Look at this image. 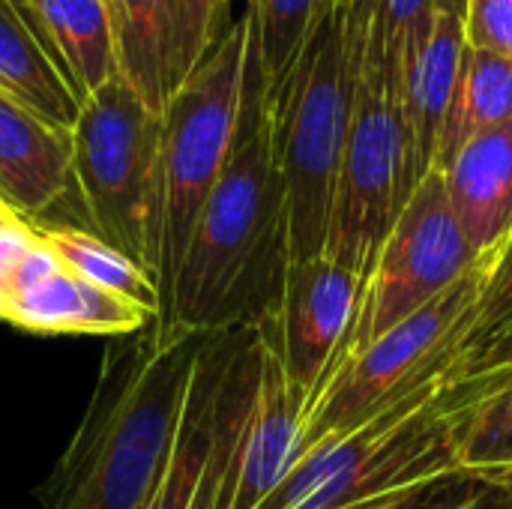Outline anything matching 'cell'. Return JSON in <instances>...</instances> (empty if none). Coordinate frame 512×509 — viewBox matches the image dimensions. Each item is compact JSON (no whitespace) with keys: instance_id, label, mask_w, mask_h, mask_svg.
<instances>
[{"instance_id":"ac0fdd59","label":"cell","mask_w":512,"mask_h":509,"mask_svg":"<svg viewBox=\"0 0 512 509\" xmlns=\"http://www.w3.org/2000/svg\"><path fill=\"white\" fill-rule=\"evenodd\" d=\"M0 93L63 132H72L81 111L75 90L21 15L18 0H0Z\"/></svg>"},{"instance_id":"cb8c5ba5","label":"cell","mask_w":512,"mask_h":509,"mask_svg":"<svg viewBox=\"0 0 512 509\" xmlns=\"http://www.w3.org/2000/svg\"><path fill=\"white\" fill-rule=\"evenodd\" d=\"M435 12V0H372L366 48L387 66L396 87L426 48Z\"/></svg>"},{"instance_id":"603a6c76","label":"cell","mask_w":512,"mask_h":509,"mask_svg":"<svg viewBox=\"0 0 512 509\" xmlns=\"http://www.w3.org/2000/svg\"><path fill=\"white\" fill-rule=\"evenodd\" d=\"M252 48L267 96H273L294 72L300 54L330 15L327 0H249Z\"/></svg>"},{"instance_id":"83f0119b","label":"cell","mask_w":512,"mask_h":509,"mask_svg":"<svg viewBox=\"0 0 512 509\" xmlns=\"http://www.w3.org/2000/svg\"><path fill=\"white\" fill-rule=\"evenodd\" d=\"M489 486L492 483H486L474 474L453 471V474L435 477L423 486H414L375 509H465L477 498H483Z\"/></svg>"},{"instance_id":"52a82bcc","label":"cell","mask_w":512,"mask_h":509,"mask_svg":"<svg viewBox=\"0 0 512 509\" xmlns=\"http://www.w3.org/2000/svg\"><path fill=\"white\" fill-rule=\"evenodd\" d=\"M252 18L243 12L228 33L201 57L186 81L171 93L162 111V174H165V237L159 300L165 303L177 267L186 255L198 213L222 174L231 153L246 63H249ZM159 303V309H162Z\"/></svg>"},{"instance_id":"44dd1931","label":"cell","mask_w":512,"mask_h":509,"mask_svg":"<svg viewBox=\"0 0 512 509\" xmlns=\"http://www.w3.org/2000/svg\"><path fill=\"white\" fill-rule=\"evenodd\" d=\"M117 72L156 114L165 111L174 84L168 69V33L162 0H105Z\"/></svg>"},{"instance_id":"ffe728a7","label":"cell","mask_w":512,"mask_h":509,"mask_svg":"<svg viewBox=\"0 0 512 509\" xmlns=\"http://www.w3.org/2000/svg\"><path fill=\"white\" fill-rule=\"evenodd\" d=\"M512 120V57L477 51L465 42L456 90L444 117L435 171H444L447 162L477 135L504 126Z\"/></svg>"},{"instance_id":"8992f818","label":"cell","mask_w":512,"mask_h":509,"mask_svg":"<svg viewBox=\"0 0 512 509\" xmlns=\"http://www.w3.org/2000/svg\"><path fill=\"white\" fill-rule=\"evenodd\" d=\"M483 276L486 264L339 363L306 411L300 456L321 441L357 432L429 387H441L471 333Z\"/></svg>"},{"instance_id":"d6986e66","label":"cell","mask_w":512,"mask_h":509,"mask_svg":"<svg viewBox=\"0 0 512 509\" xmlns=\"http://www.w3.org/2000/svg\"><path fill=\"white\" fill-rule=\"evenodd\" d=\"M441 399L459 471L486 483L512 474V375L459 396L441 393Z\"/></svg>"},{"instance_id":"7c38bea8","label":"cell","mask_w":512,"mask_h":509,"mask_svg":"<svg viewBox=\"0 0 512 509\" xmlns=\"http://www.w3.org/2000/svg\"><path fill=\"white\" fill-rule=\"evenodd\" d=\"M72 189V135L0 93V207L39 222Z\"/></svg>"},{"instance_id":"f1b7e54d","label":"cell","mask_w":512,"mask_h":509,"mask_svg":"<svg viewBox=\"0 0 512 509\" xmlns=\"http://www.w3.org/2000/svg\"><path fill=\"white\" fill-rule=\"evenodd\" d=\"M462 24L471 48L512 57V0H468Z\"/></svg>"},{"instance_id":"f546056e","label":"cell","mask_w":512,"mask_h":509,"mask_svg":"<svg viewBox=\"0 0 512 509\" xmlns=\"http://www.w3.org/2000/svg\"><path fill=\"white\" fill-rule=\"evenodd\" d=\"M33 243H36V234H33L30 222L18 219L12 213H6L0 219V303L12 291L18 267L27 258V252L33 249Z\"/></svg>"},{"instance_id":"e575fe53","label":"cell","mask_w":512,"mask_h":509,"mask_svg":"<svg viewBox=\"0 0 512 509\" xmlns=\"http://www.w3.org/2000/svg\"><path fill=\"white\" fill-rule=\"evenodd\" d=\"M327 3H330V12H333V9H342V6H345V0H327Z\"/></svg>"},{"instance_id":"484cf974","label":"cell","mask_w":512,"mask_h":509,"mask_svg":"<svg viewBox=\"0 0 512 509\" xmlns=\"http://www.w3.org/2000/svg\"><path fill=\"white\" fill-rule=\"evenodd\" d=\"M507 324H512V234L510 240L501 246V252L486 264L474 324H471V333L462 345V354L471 351L474 345L486 342L489 336H495Z\"/></svg>"},{"instance_id":"2e32d148","label":"cell","mask_w":512,"mask_h":509,"mask_svg":"<svg viewBox=\"0 0 512 509\" xmlns=\"http://www.w3.org/2000/svg\"><path fill=\"white\" fill-rule=\"evenodd\" d=\"M237 330L210 333V339L204 342L195 372H192V381H189V390H186V402H183V414H180V426H177L168 462H165L159 483L144 509L198 507L210 438H213L216 390H219V378L225 372L228 354L234 348Z\"/></svg>"},{"instance_id":"5b68a950","label":"cell","mask_w":512,"mask_h":509,"mask_svg":"<svg viewBox=\"0 0 512 509\" xmlns=\"http://www.w3.org/2000/svg\"><path fill=\"white\" fill-rule=\"evenodd\" d=\"M441 387H429L351 435L306 450L258 509H375L459 471Z\"/></svg>"},{"instance_id":"277c9868","label":"cell","mask_w":512,"mask_h":509,"mask_svg":"<svg viewBox=\"0 0 512 509\" xmlns=\"http://www.w3.org/2000/svg\"><path fill=\"white\" fill-rule=\"evenodd\" d=\"M357 57L333 9L309 39L294 72L267 96L285 198L288 264L324 255L327 225L348 141Z\"/></svg>"},{"instance_id":"4fadbf2b","label":"cell","mask_w":512,"mask_h":509,"mask_svg":"<svg viewBox=\"0 0 512 509\" xmlns=\"http://www.w3.org/2000/svg\"><path fill=\"white\" fill-rule=\"evenodd\" d=\"M156 312L90 285L63 264L15 288L0 303V321L51 336H129L147 327Z\"/></svg>"},{"instance_id":"d6a6232c","label":"cell","mask_w":512,"mask_h":509,"mask_svg":"<svg viewBox=\"0 0 512 509\" xmlns=\"http://www.w3.org/2000/svg\"><path fill=\"white\" fill-rule=\"evenodd\" d=\"M492 486H498V489L504 492V498H507V504H510V509H512V474L501 477V480H495Z\"/></svg>"},{"instance_id":"e0dca14e","label":"cell","mask_w":512,"mask_h":509,"mask_svg":"<svg viewBox=\"0 0 512 509\" xmlns=\"http://www.w3.org/2000/svg\"><path fill=\"white\" fill-rule=\"evenodd\" d=\"M18 6L78 102L117 75L105 0H18Z\"/></svg>"},{"instance_id":"4dcf8cb0","label":"cell","mask_w":512,"mask_h":509,"mask_svg":"<svg viewBox=\"0 0 512 509\" xmlns=\"http://www.w3.org/2000/svg\"><path fill=\"white\" fill-rule=\"evenodd\" d=\"M465 509H510V504H507V498H504V492L498 486H489L483 498H477L471 507Z\"/></svg>"},{"instance_id":"4316f807","label":"cell","mask_w":512,"mask_h":509,"mask_svg":"<svg viewBox=\"0 0 512 509\" xmlns=\"http://www.w3.org/2000/svg\"><path fill=\"white\" fill-rule=\"evenodd\" d=\"M512 375V324L465 351L447 372L444 396H459L474 387H486Z\"/></svg>"},{"instance_id":"ba28073f","label":"cell","mask_w":512,"mask_h":509,"mask_svg":"<svg viewBox=\"0 0 512 509\" xmlns=\"http://www.w3.org/2000/svg\"><path fill=\"white\" fill-rule=\"evenodd\" d=\"M405 201L408 192L399 87L387 66L363 42L324 255L369 279L372 264Z\"/></svg>"},{"instance_id":"9a60e30c","label":"cell","mask_w":512,"mask_h":509,"mask_svg":"<svg viewBox=\"0 0 512 509\" xmlns=\"http://www.w3.org/2000/svg\"><path fill=\"white\" fill-rule=\"evenodd\" d=\"M465 51V24L450 12H435L426 48L411 63L399 87V114L405 138V192L435 171L444 117L456 90Z\"/></svg>"},{"instance_id":"30bf717a","label":"cell","mask_w":512,"mask_h":509,"mask_svg":"<svg viewBox=\"0 0 512 509\" xmlns=\"http://www.w3.org/2000/svg\"><path fill=\"white\" fill-rule=\"evenodd\" d=\"M366 279L327 255L288 264L279 303L261 324L267 327L291 387L306 399V411L357 324Z\"/></svg>"},{"instance_id":"7a4b0ae2","label":"cell","mask_w":512,"mask_h":509,"mask_svg":"<svg viewBox=\"0 0 512 509\" xmlns=\"http://www.w3.org/2000/svg\"><path fill=\"white\" fill-rule=\"evenodd\" d=\"M207 339L153 318L108 342L87 411L39 489L42 509L147 507Z\"/></svg>"},{"instance_id":"6da1fadb","label":"cell","mask_w":512,"mask_h":509,"mask_svg":"<svg viewBox=\"0 0 512 509\" xmlns=\"http://www.w3.org/2000/svg\"><path fill=\"white\" fill-rule=\"evenodd\" d=\"M288 270L285 198L273 144V111L249 39L240 123L210 189L159 327L222 333L273 315Z\"/></svg>"},{"instance_id":"836d02e7","label":"cell","mask_w":512,"mask_h":509,"mask_svg":"<svg viewBox=\"0 0 512 509\" xmlns=\"http://www.w3.org/2000/svg\"><path fill=\"white\" fill-rule=\"evenodd\" d=\"M231 6H234V0H219V9L231 18Z\"/></svg>"},{"instance_id":"d4e9b609","label":"cell","mask_w":512,"mask_h":509,"mask_svg":"<svg viewBox=\"0 0 512 509\" xmlns=\"http://www.w3.org/2000/svg\"><path fill=\"white\" fill-rule=\"evenodd\" d=\"M162 9L168 33V69L177 90L234 21L219 9V0H162Z\"/></svg>"},{"instance_id":"9c48e42d","label":"cell","mask_w":512,"mask_h":509,"mask_svg":"<svg viewBox=\"0 0 512 509\" xmlns=\"http://www.w3.org/2000/svg\"><path fill=\"white\" fill-rule=\"evenodd\" d=\"M474 267H480V261L450 210L444 177L441 171H432L405 201L372 264L363 306L339 363L429 306Z\"/></svg>"},{"instance_id":"d590c367","label":"cell","mask_w":512,"mask_h":509,"mask_svg":"<svg viewBox=\"0 0 512 509\" xmlns=\"http://www.w3.org/2000/svg\"><path fill=\"white\" fill-rule=\"evenodd\" d=\"M3 216H6V210H3V207H0V219H3Z\"/></svg>"},{"instance_id":"7402d4cb","label":"cell","mask_w":512,"mask_h":509,"mask_svg":"<svg viewBox=\"0 0 512 509\" xmlns=\"http://www.w3.org/2000/svg\"><path fill=\"white\" fill-rule=\"evenodd\" d=\"M30 228L69 273L159 315L156 279L144 273L135 261H129L123 252L108 246L102 237H96L93 231L66 225V222H51V219L30 222Z\"/></svg>"},{"instance_id":"5bb4252c","label":"cell","mask_w":512,"mask_h":509,"mask_svg":"<svg viewBox=\"0 0 512 509\" xmlns=\"http://www.w3.org/2000/svg\"><path fill=\"white\" fill-rule=\"evenodd\" d=\"M441 177L471 252L489 264L512 234V120L471 138Z\"/></svg>"},{"instance_id":"8fae6325","label":"cell","mask_w":512,"mask_h":509,"mask_svg":"<svg viewBox=\"0 0 512 509\" xmlns=\"http://www.w3.org/2000/svg\"><path fill=\"white\" fill-rule=\"evenodd\" d=\"M258 333H261V381L243 435L228 509H258V504L285 480V474L300 459L306 399L291 387L264 324H258Z\"/></svg>"},{"instance_id":"3957f363","label":"cell","mask_w":512,"mask_h":509,"mask_svg":"<svg viewBox=\"0 0 512 509\" xmlns=\"http://www.w3.org/2000/svg\"><path fill=\"white\" fill-rule=\"evenodd\" d=\"M69 135L75 192L90 231L159 285L165 237L162 114L150 111L117 72L81 102Z\"/></svg>"},{"instance_id":"1f68e13d","label":"cell","mask_w":512,"mask_h":509,"mask_svg":"<svg viewBox=\"0 0 512 509\" xmlns=\"http://www.w3.org/2000/svg\"><path fill=\"white\" fill-rule=\"evenodd\" d=\"M435 9H438V12H450V15H456V18H465L468 0H435Z\"/></svg>"}]
</instances>
